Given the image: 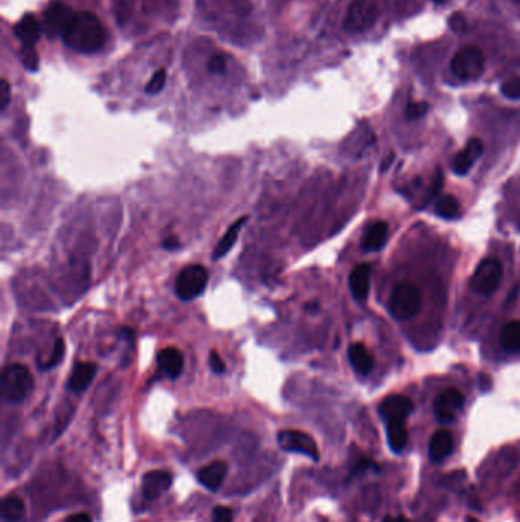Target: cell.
Segmentation results:
<instances>
[{"mask_svg": "<svg viewBox=\"0 0 520 522\" xmlns=\"http://www.w3.org/2000/svg\"><path fill=\"white\" fill-rule=\"evenodd\" d=\"M247 218L249 217H241V218L237 220L235 223H232L229 226V229L225 233V235L221 237V240L217 243V246H215L214 254H212V260L223 259V256H225L232 249V247L235 246V243L238 240V235L241 233V229L245 228Z\"/></svg>", "mask_w": 520, "mask_h": 522, "instance_id": "cell-21", "label": "cell"}, {"mask_svg": "<svg viewBox=\"0 0 520 522\" xmlns=\"http://www.w3.org/2000/svg\"><path fill=\"white\" fill-rule=\"evenodd\" d=\"M63 41L77 52H96L105 41V31L98 17L89 11L74 13L63 32Z\"/></svg>", "mask_w": 520, "mask_h": 522, "instance_id": "cell-1", "label": "cell"}, {"mask_svg": "<svg viewBox=\"0 0 520 522\" xmlns=\"http://www.w3.org/2000/svg\"><path fill=\"white\" fill-rule=\"evenodd\" d=\"M500 92L509 100H520V77L505 81L500 86Z\"/></svg>", "mask_w": 520, "mask_h": 522, "instance_id": "cell-30", "label": "cell"}, {"mask_svg": "<svg viewBox=\"0 0 520 522\" xmlns=\"http://www.w3.org/2000/svg\"><path fill=\"white\" fill-rule=\"evenodd\" d=\"M208 270L200 264H190L181 270L176 280V295L182 301L199 298L208 286Z\"/></svg>", "mask_w": 520, "mask_h": 522, "instance_id": "cell-4", "label": "cell"}, {"mask_svg": "<svg viewBox=\"0 0 520 522\" xmlns=\"http://www.w3.org/2000/svg\"><path fill=\"white\" fill-rule=\"evenodd\" d=\"M209 367L215 374H223L226 371L225 362H223V359H221L219 353H215V351H212L211 356H209Z\"/></svg>", "mask_w": 520, "mask_h": 522, "instance_id": "cell-35", "label": "cell"}, {"mask_svg": "<svg viewBox=\"0 0 520 522\" xmlns=\"http://www.w3.org/2000/svg\"><path fill=\"white\" fill-rule=\"evenodd\" d=\"M414 411V402H412L409 397L396 394V396H389L380 403L379 412L382 417L389 422H405L408 415Z\"/></svg>", "mask_w": 520, "mask_h": 522, "instance_id": "cell-11", "label": "cell"}, {"mask_svg": "<svg viewBox=\"0 0 520 522\" xmlns=\"http://www.w3.org/2000/svg\"><path fill=\"white\" fill-rule=\"evenodd\" d=\"M14 34L22 41V45L34 46L41 37L43 25L32 14H26L14 26Z\"/></svg>", "mask_w": 520, "mask_h": 522, "instance_id": "cell-14", "label": "cell"}, {"mask_svg": "<svg viewBox=\"0 0 520 522\" xmlns=\"http://www.w3.org/2000/svg\"><path fill=\"white\" fill-rule=\"evenodd\" d=\"M34 379L28 367L22 364H11L4 370L2 394L8 402L22 403L32 393Z\"/></svg>", "mask_w": 520, "mask_h": 522, "instance_id": "cell-2", "label": "cell"}, {"mask_svg": "<svg viewBox=\"0 0 520 522\" xmlns=\"http://www.w3.org/2000/svg\"><path fill=\"white\" fill-rule=\"evenodd\" d=\"M464 406V396L461 391L455 388H449L446 391L439 393L435 399V415L438 422L452 423L455 420L456 411H460Z\"/></svg>", "mask_w": 520, "mask_h": 522, "instance_id": "cell-10", "label": "cell"}, {"mask_svg": "<svg viewBox=\"0 0 520 522\" xmlns=\"http://www.w3.org/2000/svg\"><path fill=\"white\" fill-rule=\"evenodd\" d=\"M434 2H436V4H441V2H444V0H434Z\"/></svg>", "mask_w": 520, "mask_h": 522, "instance_id": "cell-43", "label": "cell"}, {"mask_svg": "<svg viewBox=\"0 0 520 522\" xmlns=\"http://www.w3.org/2000/svg\"><path fill=\"white\" fill-rule=\"evenodd\" d=\"M435 212H436V216H439L441 218L453 220L460 216L461 205H460L458 199L452 196V194H446V196H441L436 200Z\"/></svg>", "mask_w": 520, "mask_h": 522, "instance_id": "cell-25", "label": "cell"}, {"mask_svg": "<svg viewBox=\"0 0 520 522\" xmlns=\"http://www.w3.org/2000/svg\"><path fill=\"white\" fill-rule=\"evenodd\" d=\"M500 345L507 351H520V320L509 321L500 332Z\"/></svg>", "mask_w": 520, "mask_h": 522, "instance_id": "cell-24", "label": "cell"}, {"mask_svg": "<svg viewBox=\"0 0 520 522\" xmlns=\"http://www.w3.org/2000/svg\"><path fill=\"white\" fill-rule=\"evenodd\" d=\"M162 246L165 247L167 251H176V249H178V247H181V242H178L176 237H169L168 240H165L162 243Z\"/></svg>", "mask_w": 520, "mask_h": 522, "instance_id": "cell-38", "label": "cell"}, {"mask_svg": "<svg viewBox=\"0 0 520 522\" xmlns=\"http://www.w3.org/2000/svg\"><path fill=\"white\" fill-rule=\"evenodd\" d=\"M20 60L23 66L30 70V72H37L39 70V56L37 52H35L34 46H28V45H23V48L20 49Z\"/></svg>", "mask_w": 520, "mask_h": 522, "instance_id": "cell-28", "label": "cell"}, {"mask_svg": "<svg viewBox=\"0 0 520 522\" xmlns=\"http://www.w3.org/2000/svg\"><path fill=\"white\" fill-rule=\"evenodd\" d=\"M10 95H11L10 84H8L6 79H4L2 84H0V109L2 110H5L8 103H10Z\"/></svg>", "mask_w": 520, "mask_h": 522, "instance_id": "cell-37", "label": "cell"}, {"mask_svg": "<svg viewBox=\"0 0 520 522\" xmlns=\"http://www.w3.org/2000/svg\"><path fill=\"white\" fill-rule=\"evenodd\" d=\"M165 83H167V72H165V69H159V70H156L155 75L151 77L148 84L145 86V92L150 93V95H156V93H159L160 91L164 89Z\"/></svg>", "mask_w": 520, "mask_h": 522, "instance_id": "cell-29", "label": "cell"}, {"mask_svg": "<svg viewBox=\"0 0 520 522\" xmlns=\"http://www.w3.org/2000/svg\"><path fill=\"white\" fill-rule=\"evenodd\" d=\"M379 17V8L374 0H354L348 6L345 30L348 32H363L374 26Z\"/></svg>", "mask_w": 520, "mask_h": 522, "instance_id": "cell-7", "label": "cell"}, {"mask_svg": "<svg viewBox=\"0 0 520 522\" xmlns=\"http://www.w3.org/2000/svg\"><path fill=\"white\" fill-rule=\"evenodd\" d=\"M65 353H66V345H65V341H63L61 338H58V339L56 341V345H53L51 356L48 358V360L44 362L43 365H40V368L44 370V371L56 368V367L60 364V362L63 360V358H65Z\"/></svg>", "mask_w": 520, "mask_h": 522, "instance_id": "cell-27", "label": "cell"}, {"mask_svg": "<svg viewBox=\"0 0 520 522\" xmlns=\"http://www.w3.org/2000/svg\"><path fill=\"white\" fill-rule=\"evenodd\" d=\"M226 66H228L226 58L223 56H214L208 63V69L211 74H225Z\"/></svg>", "mask_w": 520, "mask_h": 522, "instance_id": "cell-32", "label": "cell"}, {"mask_svg": "<svg viewBox=\"0 0 520 522\" xmlns=\"http://www.w3.org/2000/svg\"><path fill=\"white\" fill-rule=\"evenodd\" d=\"M482 150H483V145L481 143V139L478 138H473L470 139L467 145H465V148L462 150V152L460 155H456L453 162H452V168L453 171L458 174V176H464L467 174L470 170L473 164L478 161L479 156L482 155Z\"/></svg>", "mask_w": 520, "mask_h": 522, "instance_id": "cell-13", "label": "cell"}, {"mask_svg": "<svg viewBox=\"0 0 520 522\" xmlns=\"http://www.w3.org/2000/svg\"><path fill=\"white\" fill-rule=\"evenodd\" d=\"M449 25L450 28L455 31V32H464L467 31V20H465V17L460 13H455L450 15L449 19Z\"/></svg>", "mask_w": 520, "mask_h": 522, "instance_id": "cell-34", "label": "cell"}, {"mask_svg": "<svg viewBox=\"0 0 520 522\" xmlns=\"http://www.w3.org/2000/svg\"><path fill=\"white\" fill-rule=\"evenodd\" d=\"M388 307L392 316L397 318V320H412L420 312L421 307L420 290L410 282H398L391 292Z\"/></svg>", "mask_w": 520, "mask_h": 522, "instance_id": "cell-3", "label": "cell"}, {"mask_svg": "<svg viewBox=\"0 0 520 522\" xmlns=\"http://www.w3.org/2000/svg\"><path fill=\"white\" fill-rule=\"evenodd\" d=\"M396 521H397V522H410V521H408L406 518H403V516L398 518V519H396Z\"/></svg>", "mask_w": 520, "mask_h": 522, "instance_id": "cell-41", "label": "cell"}, {"mask_svg": "<svg viewBox=\"0 0 520 522\" xmlns=\"http://www.w3.org/2000/svg\"><path fill=\"white\" fill-rule=\"evenodd\" d=\"M228 474V466L223 462H215L209 466L202 467L199 472H197V478H199V483L204 485L206 489L211 492H217L223 481H225Z\"/></svg>", "mask_w": 520, "mask_h": 522, "instance_id": "cell-18", "label": "cell"}, {"mask_svg": "<svg viewBox=\"0 0 520 522\" xmlns=\"http://www.w3.org/2000/svg\"><path fill=\"white\" fill-rule=\"evenodd\" d=\"M443 182H444V179H443V173L441 171H438L436 173V176H435V178H434V183H432V187H430V190H429V193H427V196H426V200H424V205H427V203L429 202H432L436 196H438V193H439V190H441V187H443Z\"/></svg>", "mask_w": 520, "mask_h": 522, "instance_id": "cell-33", "label": "cell"}, {"mask_svg": "<svg viewBox=\"0 0 520 522\" xmlns=\"http://www.w3.org/2000/svg\"><path fill=\"white\" fill-rule=\"evenodd\" d=\"M72 15H74V11L70 10L69 5L63 2L51 4L43 14V32L51 39H56L58 35L63 37V32H65Z\"/></svg>", "mask_w": 520, "mask_h": 522, "instance_id": "cell-9", "label": "cell"}, {"mask_svg": "<svg viewBox=\"0 0 520 522\" xmlns=\"http://www.w3.org/2000/svg\"><path fill=\"white\" fill-rule=\"evenodd\" d=\"M427 110H429L427 103H423V101L409 103L408 107H406V117L409 119H418L421 117H424Z\"/></svg>", "mask_w": 520, "mask_h": 522, "instance_id": "cell-31", "label": "cell"}, {"mask_svg": "<svg viewBox=\"0 0 520 522\" xmlns=\"http://www.w3.org/2000/svg\"><path fill=\"white\" fill-rule=\"evenodd\" d=\"M157 364L160 370L164 371L165 376H168L169 379H177L182 374L185 360L181 350H177L174 347H167L159 351Z\"/></svg>", "mask_w": 520, "mask_h": 522, "instance_id": "cell-15", "label": "cell"}, {"mask_svg": "<svg viewBox=\"0 0 520 522\" xmlns=\"http://www.w3.org/2000/svg\"><path fill=\"white\" fill-rule=\"evenodd\" d=\"M25 515V506L17 497H8L2 501V518L8 522H15Z\"/></svg>", "mask_w": 520, "mask_h": 522, "instance_id": "cell-26", "label": "cell"}, {"mask_svg": "<svg viewBox=\"0 0 520 522\" xmlns=\"http://www.w3.org/2000/svg\"><path fill=\"white\" fill-rule=\"evenodd\" d=\"M453 450V437L449 431H436L429 443V457L434 463H441L452 454Z\"/></svg>", "mask_w": 520, "mask_h": 522, "instance_id": "cell-19", "label": "cell"}, {"mask_svg": "<svg viewBox=\"0 0 520 522\" xmlns=\"http://www.w3.org/2000/svg\"><path fill=\"white\" fill-rule=\"evenodd\" d=\"M95 374L96 367L93 364H91V362H78L67 379V389L75 393L84 391L92 384Z\"/></svg>", "mask_w": 520, "mask_h": 522, "instance_id": "cell-16", "label": "cell"}, {"mask_svg": "<svg viewBox=\"0 0 520 522\" xmlns=\"http://www.w3.org/2000/svg\"><path fill=\"white\" fill-rule=\"evenodd\" d=\"M383 522H397L396 519H394V518H391V516H386V518H384V521Z\"/></svg>", "mask_w": 520, "mask_h": 522, "instance_id": "cell-40", "label": "cell"}, {"mask_svg": "<svg viewBox=\"0 0 520 522\" xmlns=\"http://www.w3.org/2000/svg\"><path fill=\"white\" fill-rule=\"evenodd\" d=\"M452 72L461 79H476L483 74L486 60L483 54L476 46H464L452 58Z\"/></svg>", "mask_w": 520, "mask_h": 522, "instance_id": "cell-5", "label": "cell"}, {"mask_svg": "<svg viewBox=\"0 0 520 522\" xmlns=\"http://www.w3.org/2000/svg\"><path fill=\"white\" fill-rule=\"evenodd\" d=\"M348 358L349 362H351L353 368L357 371L358 374L366 376L374 367V359L371 356V353L366 350L363 344H353L351 347L348 350Z\"/></svg>", "mask_w": 520, "mask_h": 522, "instance_id": "cell-22", "label": "cell"}, {"mask_svg": "<svg viewBox=\"0 0 520 522\" xmlns=\"http://www.w3.org/2000/svg\"><path fill=\"white\" fill-rule=\"evenodd\" d=\"M173 476L164 471H151L142 480V492L147 500H156L169 489Z\"/></svg>", "mask_w": 520, "mask_h": 522, "instance_id": "cell-12", "label": "cell"}, {"mask_svg": "<svg viewBox=\"0 0 520 522\" xmlns=\"http://www.w3.org/2000/svg\"><path fill=\"white\" fill-rule=\"evenodd\" d=\"M66 522H92V519L86 513H78V515L70 516Z\"/></svg>", "mask_w": 520, "mask_h": 522, "instance_id": "cell-39", "label": "cell"}, {"mask_svg": "<svg viewBox=\"0 0 520 522\" xmlns=\"http://www.w3.org/2000/svg\"><path fill=\"white\" fill-rule=\"evenodd\" d=\"M502 280V264L498 259L482 260L470 280L472 289L482 296H490L498 290Z\"/></svg>", "mask_w": 520, "mask_h": 522, "instance_id": "cell-6", "label": "cell"}, {"mask_svg": "<svg viewBox=\"0 0 520 522\" xmlns=\"http://www.w3.org/2000/svg\"><path fill=\"white\" fill-rule=\"evenodd\" d=\"M278 445L287 450V452L307 455L311 459H315V462L319 459V449L316 441L306 432L292 429L281 431L278 433Z\"/></svg>", "mask_w": 520, "mask_h": 522, "instance_id": "cell-8", "label": "cell"}, {"mask_svg": "<svg viewBox=\"0 0 520 522\" xmlns=\"http://www.w3.org/2000/svg\"><path fill=\"white\" fill-rule=\"evenodd\" d=\"M212 522H232V511L228 507H217L212 513Z\"/></svg>", "mask_w": 520, "mask_h": 522, "instance_id": "cell-36", "label": "cell"}, {"mask_svg": "<svg viewBox=\"0 0 520 522\" xmlns=\"http://www.w3.org/2000/svg\"><path fill=\"white\" fill-rule=\"evenodd\" d=\"M467 522H478V521H476V519H473V518H469Z\"/></svg>", "mask_w": 520, "mask_h": 522, "instance_id": "cell-42", "label": "cell"}, {"mask_svg": "<svg viewBox=\"0 0 520 522\" xmlns=\"http://www.w3.org/2000/svg\"><path fill=\"white\" fill-rule=\"evenodd\" d=\"M370 282H371V269L368 264H360L353 269L351 275H349V289L356 299H366L370 294Z\"/></svg>", "mask_w": 520, "mask_h": 522, "instance_id": "cell-20", "label": "cell"}, {"mask_svg": "<svg viewBox=\"0 0 520 522\" xmlns=\"http://www.w3.org/2000/svg\"><path fill=\"white\" fill-rule=\"evenodd\" d=\"M388 233H389V226L386 222H383V220L372 222L365 231L363 240H362V249L365 252H374V251L382 249L384 243H386L388 240Z\"/></svg>", "mask_w": 520, "mask_h": 522, "instance_id": "cell-17", "label": "cell"}, {"mask_svg": "<svg viewBox=\"0 0 520 522\" xmlns=\"http://www.w3.org/2000/svg\"><path fill=\"white\" fill-rule=\"evenodd\" d=\"M386 424L388 443L391 449L394 452H401L408 445V429L405 426V422H389Z\"/></svg>", "mask_w": 520, "mask_h": 522, "instance_id": "cell-23", "label": "cell"}]
</instances>
